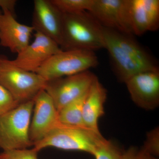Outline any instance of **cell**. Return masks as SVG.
Wrapping results in <instances>:
<instances>
[{
  "instance_id": "7a4b0ae2",
  "label": "cell",
  "mask_w": 159,
  "mask_h": 159,
  "mask_svg": "<svg viewBox=\"0 0 159 159\" xmlns=\"http://www.w3.org/2000/svg\"><path fill=\"white\" fill-rule=\"evenodd\" d=\"M62 51H95L104 48L102 27L87 11L63 13Z\"/></svg>"
},
{
  "instance_id": "7c38bea8",
  "label": "cell",
  "mask_w": 159,
  "mask_h": 159,
  "mask_svg": "<svg viewBox=\"0 0 159 159\" xmlns=\"http://www.w3.org/2000/svg\"><path fill=\"white\" fill-rule=\"evenodd\" d=\"M63 13L51 0H34L32 26L34 31L46 35L61 47Z\"/></svg>"
},
{
  "instance_id": "8fae6325",
  "label": "cell",
  "mask_w": 159,
  "mask_h": 159,
  "mask_svg": "<svg viewBox=\"0 0 159 159\" xmlns=\"http://www.w3.org/2000/svg\"><path fill=\"white\" fill-rule=\"evenodd\" d=\"M133 101L139 107L152 110L159 105V70L147 71L125 81Z\"/></svg>"
},
{
  "instance_id": "ffe728a7",
  "label": "cell",
  "mask_w": 159,
  "mask_h": 159,
  "mask_svg": "<svg viewBox=\"0 0 159 159\" xmlns=\"http://www.w3.org/2000/svg\"><path fill=\"white\" fill-rule=\"evenodd\" d=\"M142 150L154 157L159 155V129L156 127L147 134Z\"/></svg>"
},
{
  "instance_id": "d4e9b609",
  "label": "cell",
  "mask_w": 159,
  "mask_h": 159,
  "mask_svg": "<svg viewBox=\"0 0 159 159\" xmlns=\"http://www.w3.org/2000/svg\"><path fill=\"white\" fill-rule=\"evenodd\" d=\"M1 13V12H0V13Z\"/></svg>"
},
{
  "instance_id": "5bb4252c",
  "label": "cell",
  "mask_w": 159,
  "mask_h": 159,
  "mask_svg": "<svg viewBox=\"0 0 159 159\" xmlns=\"http://www.w3.org/2000/svg\"><path fill=\"white\" fill-rule=\"evenodd\" d=\"M129 14L133 34L158 30L159 0H129Z\"/></svg>"
},
{
  "instance_id": "2e32d148",
  "label": "cell",
  "mask_w": 159,
  "mask_h": 159,
  "mask_svg": "<svg viewBox=\"0 0 159 159\" xmlns=\"http://www.w3.org/2000/svg\"><path fill=\"white\" fill-rule=\"evenodd\" d=\"M88 91L69 102L58 112V119L60 123L69 126L87 128L83 120V109Z\"/></svg>"
},
{
  "instance_id": "9c48e42d",
  "label": "cell",
  "mask_w": 159,
  "mask_h": 159,
  "mask_svg": "<svg viewBox=\"0 0 159 159\" xmlns=\"http://www.w3.org/2000/svg\"><path fill=\"white\" fill-rule=\"evenodd\" d=\"M33 99V116L29 129V137L33 146L61 124L53 100L44 89L40 91Z\"/></svg>"
},
{
  "instance_id": "52a82bcc",
  "label": "cell",
  "mask_w": 159,
  "mask_h": 159,
  "mask_svg": "<svg viewBox=\"0 0 159 159\" xmlns=\"http://www.w3.org/2000/svg\"><path fill=\"white\" fill-rule=\"evenodd\" d=\"M97 76L87 70L47 81L44 90L50 95L57 111L87 92Z\"/></svg>"
},
{
  "instance_id": "277c9868",
  "label": "cell",
  "mask_w": 159,
  "mask_h": 159,
  "mask_svg": "<svg viewBox=\"0 0 159 159\" xmlns=\"http://www.w3.org/2000/svg\"><path fill=\"white\" fill-rule=\"evenodd\" d=\"M101 134L86 128L61 124L42 140L33 145L39 152L53 147L68 151L84 152L93 155L97 145L105 140Z\"/></svg>"
},
{
  "instance_id": "4fadbf2b",
  "label": "cell",
  "mask_w": 159,
  "mask_h": 159,
  "mask_svg": "<svg viewBox=\"0 0 159 159\" xmlns=\"http://www.w3.org/2000/svg\"><path fill=\"white\" fill-rule=\"evenodd\" d=\"M34 29L18 22L9 10L0 13V45L11 52L18 54L29 44Z\"/></svg>"
},
{
  "instance_id": "ba28073f",
  "label": "cell",
  "mask_w": 159,
  "mask_h": 159,
  "mask_svg": "<svg viewBox=\"0 0 159 159\" xmlns=\"http://www.w3.org/2000/svg\"><path fill=\"white\" fill-rule=\"evenodd\" d=\"M129 0H93L88 11L102 27L132 34Z\"/></svg>"
},
{
  "instance_id": "603a6c76",
  "label": "cell",
  "mask_w": 159,
  "mask_h": 159,
  "mask_svg": "<svg viewBox=\"0 0 159 159\" xmlns=\"http://www.w3.org/2000/svg\"><path fill=\"white\" fill-rule=\"evenodd\" d=\"M139 151L136 147H129L127 150L123 152L122 159H138V152Z\"/></svg>"
},
{
  "instance_id": "8992f818",
  "label": "cell",
  "mask_w": 159,
  "mask_h": 159,
  "mask_svg": "<svg viewBox=\"0 0 159 159\" xmlns=\"http://www.w3.org/2000/svg\"><path fill=\"white\" fill-rule=\"evenodd\" d=\"M98 63L93 51H61L50 57L36 73L48 81L89 70Z\"/></svg>"
},
{
  "instance_id": "e0dca14e",
  "label": "cell",
  "mask_w": 159,
  "mask_h": 159,
  "mask_svg": "<svg viewBox=\"0 0 159 159\" xmlns=\"http://www.w3.org/2000/svg\"><path fill=\"white\" fill-rule=\"evenodd\" d=\"M64 14H74L89 11L93 0H51Z\"/></svg>"
},
{
  "instance_id": "7402d4cb",
  "label": "cell",
  "mask_w": 159,
  "mask_h": 159,
  "mask_svg": "<svg viewBox=\"0 0 159 159\" xmlns=\"http://www.w3.org/2000/svg\"><path fill=\"white\" fill-rule=\"evenodd\" d=\"M15 0H0V8L2 10H7L14 14V10L16 5Z\"/></svg>"
},
{
  "instance_id": "44dd1931",
  "label": "cell",
  "mask_w": 159,
  "mask_h": 159,
  "mask_svg": "<svg viewBox=\"0 0 159 159\" xmlns=\"http://www.w3.org/2000/svg\"><path fill=\"white\" fill-rule=\"evenodd\" d=\"M19 104L9 92L0 84V116Z\"/></svg>"
},
{
  "instance_id": "cb8c5ba5",
  "label": "cell",
  "mask_w": 159,
  "mask_h": 159,
  "mask_svg": "<svg viewBox=\"0 0 159 159\" xmlns=\"http://www.w3.org/2000/svg\"><path fill=\"white\" fill-rule=\"evenodd\" d=\"M138 159H157L155 157L141 149L138 152Z\"/></svg>"
},
{
  "instance_id": "d6986e66",
  "label": "cell",
  "mask_w": 159,
  "mask_h": 159,
  "mask_svg": "<svg viewBox=\"0 0 159 159\" xmlns=\"http://www.w3.org/2000/svg\"><path fill=\"white\" fill-rule=\"evenodd\" d=\"M38 152L34 148L3 151L0 153V159H39Z\"/></svg>"
},
{
  "instance_id": "6da1fadb",
  "label": "cell",
  "mask_w": 159,
  "mask_h": 159,
  "mask_svg": "<svg viewBox=\"0 0 159 159\" xmlns=\"http://www.w3.org/2000/svg\"><path fill=\"white\" fill-rule=\"evenodd\" d=\"M104 48L108 51L112 67L121 82L136 74L147 71L159 70L153 56L133 37L102 27Z\"/></svg>"
},
{
  "instance_id": "ac0fdd59",
  "label": "cell",
  "mask_w": 159,
  "mask_h": 159,
  "mask_svg": "<svg viewBox=\"0 0 159 159\" xmlns=\"http://www.w3.org/2000/svg\"><path fill=\"white\" fill-rule=\"evenodd\" d=\"M123 152L116 144L105 139L97 145L93 155L96 159H122Z\"/></svg>"
},
{
  "instance_id": "30bf717a",
  "label": "cell",
  "mask_w": 159,
  "mask_h": 159,
  "mask_svg": "<svg viewBox=\"0 0 159 159\" xmlns=\"http://www.w3.org/2000/svg\"><path fill=\"white\" fill-rule=\"evenodd\" d=\"M34 35V41L10 61L20 68L36 73L50 57L62 50L57 43L42 33L35 31Z\"/></svg>"
},
{
  "instance_id": "5b68a950",
  "label": "cell",
  "mask_w": 159,
  "mask_h": 159,
  "mask_svg": "<svg viewBox=\"0 0 159 159\" xmlns=\"http://www.w3.org/2000/svg\"><path fill=\"white\" fill-rule=\"evenodd\" d=\"M47 81L37 73L29 72L0 58V84L19 104L34 99L44 89Z\"/></svg>"
},
{
  "instance_id": "3957f363",
  "label": "cell",
  "mask_w": 159,
  "mask_h": 159,
  "mask_svg": "<svg viewBox=\"0 0 159 159\" xmlns=\"http://www.w3.org/2000/svg\"><path fill=\"white\" fill-rule=\"evenodd\" d=\"M34 99L23 102L0 116V148L3 151L33 146L29 129Z\"/></svg>"
},
{
  "instance_id": "9a60e30c",
  "label": "cell",
  "mask_w": 159,
  "mask_h": 159,
  "mask_svg": "<svg viewBox=\"0 0 159 159\" xmlns=\"http://www.w3.org/2000/svg\"><path fill=\"white\" fill-rule=\"evenodd\" d=\"M107 97L105 88L96 78L88 92L83 109V120L86 127L100 134L99 118L104 114V103Z\"/></svg>"
}]
</instances>
